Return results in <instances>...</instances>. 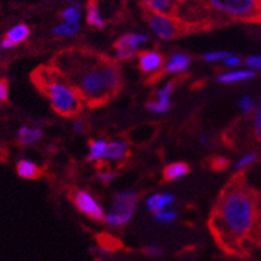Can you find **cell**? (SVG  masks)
I'll use <instances>...</instances> for the list:
<instances>
[{"instance_id":"6da1fadb","label":"cell","mask_w":261,"mask_h":261,"mask_svg":"<svg viewBox=\"0 0 261 261\" xmlns=\"http://www.w3.org/2000/svg\"><path fill=\"white\" fill-rule=\"evenodd\" d=\"M211 229L227 251H237L260 225V199L241 175L234 176L217 197Z\"/></svg>"},{"instance_id":"7a4b0ae2","label":"cell","mask_w":261,"mask_h":261,"mask_svg":"<svg viewBox=\"0 0 261 261\" xmlns=\"http://www.w3.org/2000/svg\"><path fill=\"white\" fill-rule=\"evenodd\" d=\"M52 65L65 76L90 107L110 101L123 86L121 71L116 62L91 49H64L56 55Z\"/></svg>"},{"instance_id":"3957f363","label":"cell","mask_w":261,"mask_h":261,"mask_svg":"<svg viewBox=\"0 0 261 261\" xmlns=\"http://www.w3.org/2000/svg\"><path fill=\"white\" fill-rule=\"evenodd\" d=\"M34 82L49 100L52 110L63 117H73L82 112L84 100L75 87L54 65L41 67L34 73Z\"/></svg>"},{"instance_id":"277c9868","label":"cell","mask_w":261,"mask_h":261,"mask_svg":"<svg viewBox=\"0 0 261 261\" xmlns=\"http://www.w3.org/2000/svg\"><path fill=\"white\" fill-rule=\"evenodd\" d=\"M213 12L233 21H261V0H206Z\"/></svg>"},{"instance_id":"5b68a950","label":"cell","mask_w":261,"mask_h":261,"mask_svg":"<svg viewBox=\"0 0 261 261\" xmlns=\"http://www.w3.org/2000/svg\"><path fill=\"white\" fill-rule=\"evenodd\" d=\"M139 195L134 191H123L114 197L112 210L106 213L104 221L112 228H120L127 225L134 217L138 205Z\"/></svg>"},{"instance_id":"8992f818","label":"cell","mask_w":261,"mask_h":261,"mask_svg":"<svg viewBox=\"0 0 261 261\" xmlns=\"http://www.w3.org/2000/svg\"><path fill=\"white\" fill-rule=\"evenodd\" d=\"M147 14L149 28L158 38L163 40H172L191 31L189 27H187L177 17L172 15L155 14V12H147Z\"/></svg>"},{"instance_id":"52a82bcc","label":"cell","mask_w":261,"mask_h":261,"mask_svg":"<svg viewBox=\"0 0 261 261\" xmlns=\"http://www.w3.org/2000/svg\"><path fill=\"white\" fill-rule=\"evenodd\" d=\"M71 200H72L73 205L76 206V210L83 213L84 216L91 220L104 221L106 212L91 192L84 191V189H76L71 193Z\"/></svg>"},{"instance_id":"ba28073f","label":"cell","mask_w":261,"mask_h":261,"mask_svg":"<svg viewBox=\"0 0 261 261\" xmlns=\"http://www.w3.org/2000/svg\"><path fill=\"white\" fill-rule=\"evenodd\" d=\"M148 38L143 34H125L115 43L114 48L117 59L129 60L134 58L141 44L147 43Z\"/></svg>"},{"instance_id":"9c48e42d","label":"cell","mask_w":261,"mask_h":261,"mask_svg":"<svg viewBox=\"0 0 261 261\" xmlns=\"http://www.w3.org/2000/svg\"><path fill=\"white\" fill-rule=\"evenodd\" d=\"M164 56L160 52L143 51L139 54V68L145 75L158 77L164 71Z\"/></svg>"},{"instance_id":"30bf717a","label":"cell","mask_w":261,"mask_h":261,"mask_svg":"<svg viewBox=\"0 0 261 261\" xmlns=\"http://www.w3.org/2000/svg\"><path fill=\"white\" fill-rule=\"evenodd\" d=\"M30 34H31V30L24 23H19V24H15L6 32L4 38L0 40V47L4 49V51H8V49L15 48L16 45L23 44L28 38H30Z\"/></svg>"},{"instance_id":"8fae6325","label":"cell","mask_w":261,"mask_h":261,"mask_svg":"<svg viewBox=\"0 0 261 261\" xmlns=\"http://www.w3.org/2000/svg\"><path fill=\"white\" fill-rule=\"evenodd\" d=\"M129 155V143L124 139L108 141L107 144L106 160L110 162H124Z\"/></svg>"},{"instance_id":"7c38bea8","label":"cell","mask_w":261,"mask_h":261,"mask_svg":"<svg viewBox=\"0 0 261 261\" xmlns=\"http://www.w3.org/2000/svg\"><path fill=\"white\" fill-rule=\"evenodd\" d=\"M180 0H141V4L147 12L172 15V16L175 15Z\"/></svg>"},{"instance_id":"4fadbf2b","label":"cell","mask_w":261,"mask_h":261,"mask_svg":"<svg viewBox=\"0 0 261 261\" xmlns=\"http://www.w3.org/2000/svg\"><path fill=\"white\" fill-rule=\"evenodd\" d=\"M43 138V130L38 127L32 125H21L17 130V141L23 147H30V145L36 144L40 139Z\"/></svg>"},{"instance_id":"5bb4252c","label":"cell","mask_w":261,"mask_h":261,"mask_svg":"<svg viewBox=\"0 0 261 261\" xmlns=\"http://www.w3.org/2000/svg\"><path fill=\"white\" fill-rule=\"evenodd\" d=\"M16 173L21 179L35 180L40 177L41 169L36 163L30 159H20L16 164Z\"/></svg>"},{"instance_id":"9a60e30c","label":"cell","mask_w":261,"mask_h":261,"mask_svg":"<svg viewBox=\"0 0 261 261\" xmlns=\"http://www.w3.org/2000/svg\"><path fill=\"white\" fill-rule=\"evenodd\" d=\"M191 64V58L186 54H173L164 65L165 73H181L188 69Z\"/></svg>"},{"instance_id":"2e32d148","label":"cell","mask_w":261,"mask_h":261,"mask_svg":"<svg viewBox=\"0 0 261 261\" xmlns=\"http://www.w3.org/2000/svg\"><path fill=\"white\" fill-rule=\"evenodd\" d=\"M173 201H175V199L169 193H156V195H152L151 197H148L147 201H145V205H147L149 212L156 213L159 211L167 210Z\"/></svg>"},{"instance_id":"e0dca14e","label":"cell","mask_w":261,"mask_h":261,"mask_svg":"<svg viewBox=\"0 0 261 261\" xmlns=\"http://www.w3.org/2000/svg\"><path fill=\"white\" fill-rule=\"evenodd\" d=\"M256 77V71L253 69H237V71H229V72H224L219 76V82L223 84H233V83L245 82V80H251Z\"/></svg>"},{"instance_id":"ac0fdd59","label":"cell","mask_w":261,"mask_h":261,"mask_svg":"<svg viewBox=\"0 0 261 261\" xmlns=\"http://www.w3.org/2000/svg\"><path fill=\"white\" fill-rule=\"evenodd\" d=\"M189 172V167L186 163H172V164L167 165L163 171V179L165 181H175V180L180 179L182 176H186Z\"/></svg>"},{"instance_id":"d6986e66","label":"cell","mask_w":261,"mask_h":261,"mask_svg":"<svg viewBox=\"0 0 261 261\" xmlns=\"http://www.w3.org/2000/svg\"><path fill=\"white\" fill-rule=\"evenodd\" d=\"M87 23L93 28H103L106 25L96 0H90L87 4Z\"/></svg>"},{"instance_id":"ffe728a7","label":"cell","mask_w":261,"mask_h":261,"mask_svg":"<svg viewBox=\"0 0 261 261\" xmlns=\"http://www.w3.org/2000/svg\"><path fill=\"white\" fill-rule=\"evenodd\" d=\"M107 144H108V141L104 140V139H95V140H91L88 160L92 163L104 162V160H106Z\"/></svg>"},{"instance_id":"44dd1931","label":"cell","mask_w":261,"mask_h":261,"mask_svg":"<svg viewBox=\"0 0 261 261\" xmlns=\"http://www.w3.org/2000/svg\"><path fill=\"white\" fill-rule=\"evenodd\" d=\"M251 120L253 138L261 143V100L254 107L253 112L251 115Z\"/></svg>"},{"instance_id":"7402d4cb","label":"cell","mask_w":261,"mask_h":261,"mask_svg":"<svg viewBox=\"0 0 261 261\" xmlns=\"http://www.w3.org/2000/svg\"><path fill=\"white\" fill-rule=\"evenodd\" d=\"M82 17V8L79 4H71L62 12V20L65 23H79Z\"/></svg>"},{"instance_id":"603a6c76","label":"cell","mask_w":261,"mask_h":261,"mask_svg":"<svg viewBox=\"0 0 261 261\" xmlns=\"http://www.w3.org/2000/svg\"><path fill=\"white\" fill-rule=\"evenodd\" d=\"M80 30L79 23H65L63 21L62 24H58L54 27L52 32L56 36H75Z\"/></svg>"},{"instance_id":"cb8c5ba5","label":"cell","mask_w":261,"mask_h":261,"mask_svg":"<svg viewBox=\"0 0 261 261\" xmlns=\"http://www.w3.org/2000/svg\"><path fill=\"white\" fill-rule=\"evenodd\" d=\"M169 108H171V100L155 99L147 103V110L155 112V114H164Z\"/></svg>"},{"instance_id":"d4e9b609","label":"cell","mask_w":261,"mask_h":261,"mask_svg":"<svg viewBox=\"0 0 261 261\" xmlns=\"http://www.w3.org/2000/svg\"><path fill=\"white\" fill-rule=\"evenodd\" d=\"M155 220L160 224H172L177 219V213L169 210H163L159 212L153 213Z\"/></svg>"},{"instance_id":"484cf974","label":"cell","mask_w":261,"mask_h":261,"mask_svg":"<svg viewBox=\"0 0 261 261\" xmlns=\"http://www.w3.org/2000/svg\"><path fill=\"white\" fill-rule=\"evenodd\" d=\"M256 160H257V155H256V153H253V152L245 153V155H243L239 160H237L236 164H234V168H236L237 171H243L244 168H247V167L252 165L253 163H256Z\"/></svg>"},{"instance_id":"4316f807","label":"cell","mask_w":261,"mask_h":261,"mask_svg":"<svg viewBox=\"0 0 261 261\" xmlns=\"http://www.w3.org/2000/svg\"><path fill=\"white\" fill-rule=\"evenodd\" d=\"M239 107H240L241 114L248 116V115H252L254 107H256V103H254V100L251 96H243L240 101H239Z\"/></svg>"},{"instance_id":"83f0119b","label":"cell","mask_w":261,"mask_h":261,"mask_svg":"<svg viewBox=\"0 0 261 261\" xmlns=\"http://www.w3.org/2000/svg\"><path fill=\"white\" fill-rule=\"evenodd\" d=\"M175 83H168V84H165L163 88L156 92L155 99H160V100H171V95L175 91Z\"/></svg>"},{"instance_id":"f1b7e54d","label":"cell","mask_w":261,"mask_h":261,"mask_svg":"<svg viewBox=\"0 0 261 261\" xmlns=\"http://www.w3.org/2000/svg\"><path fill=\"white\" fill-rule=\"evenodd\" d=\"M230 55V52H225V51H213V52H208L205 55L203 56V59L205 62H219V60H224V59H227L228 56Z\"/></svg>"},{"instance_id":"f546056e","label":"cell","mask_w":261,"mask_h":261,"mask_svg":"<svg viewBox=\"0 0 261 261\" xmlns=\"http://www.w3.org/2000/svg\"><path fill=\"white\" fill-rule=\"evenodd\" d=\"M144 254L151 258H160L164 254V252L158 245H148L144 248Z\"/></svg>"},{"instance_id":"4dcf8cb0","label":"cell","mask_w":261,"mask_h":261,"mask_svg":"<svg viewBox=\"0 0 261 261\" xmlns=\"http://www.w3.org/2000/svg\"><path fill=\"white\" fill-rule=\"evenodd\" d=\"M247 67H249L253 71H261V55H253L245 60Z\"/></svg>"},{"instance_id":"1f68e13d","label":"cell","mask_w":261,"mask_h":261,"mask_svg":"<svg viewBox=\"0 0 261 261\" xmlns=\"http://www.w3.org/2000/svg\"><path fill=\"white\" fill-rule=\"evenodd\" d=\"M8 100V83L6 79H0V104Z\"/></svg>"},{"instance_id":"d6a6232c","label":"cell","mask_w":261,"mask_h":261,"mask_svg":"<svg viewBox=\"0 0 261 261\" xmlns=\"http://www.w3.org/2000/svg\"><path fill=\"white\" fill-rule=\"evenodd\" d=\"M223 63H224V65H227V67H239L241 63V59L239 58L237 55L230 54L227 59H224Z\"/></svg>"},{"instance_id":"836d02e7","label":"cell","mask_w":261,"mask_h":261,"mask_svg":"<svg viewBox=\"0 0 261 261\" xmlns=\"http://www.w3.org/2000/svg\"><path fill=\"white\" fill-rule=\"evenodd\" d=\"M115 176L116 175H115L114 172L108 171V172H100L97 177H99V180L103 182V184H110V182L115 179Z\"/></svg>"},{"instance_id":"e575fe53","label":"cell","mask_w":261,"mask_h":261,"mask_svg":"<svg viewBox=\"0 0 261 261\" xmlns=\"http://www.w3.org/2000/svg\"><path fill=\"white\" fill-rule=\"evenodd\" d=\"M228 165V160L224 158H215L212 160V167L215 169H223Z\"/></svg>"},{"instance_id":"d590c367","label":"cell","mask_w":261,"mask_h":261,"mask_svg":"<svg viewBox=\"0 0 261 261\" xmlns=\"http://www.w3.org/2000/svg\"><path fill=\"white\" fill-rule=\"evenodd\" d=\"M72 127H73V130H75V132H84L87 128V124H86V121L82 120V119H77V120L73 121Z\"/></svg>"},{"instance_id":"8d00e7d4","label":"cell","mask_w":261,"mask_h":261,"mask_svg":"<svg viewBox=\"0 0 261 261\" xmlns=\"http://www.w3.org/2000/svg\"><path fill=\"white\" fill-rule=\"evenodd\" d=\"M252 239H253L256 244L260 245V247H261V224L258 225L257 229H256V232H254V234H253V237H252Z\"/></svg>"},{"instance_id":"74e56055","label":"cell","mask_w":261,"mask_h":261,"mask_svg":"<svg viewBox=\"0 0 261 261\" xmlns=\"http://www.w3.org/2000/svg\"><path fill=\"white\" fill-rule=\"evenodd\" d=\"M71 3H75V2H79V0H69Z\"/></svg>"},{"instance_id":"f35d334b","label":"cell","mask_w":261,"mask_h":261,"mask_svg":"<svg viewBox=\"0 0 261 261\" xmlns=\"http://www.w3.org/2000/svg\"><path fill=\"white\" fill-rule=\"evenodd\" d=\"M2 51H3V48L0 47V58H2Z\"/></svg>"}]
</instances>
